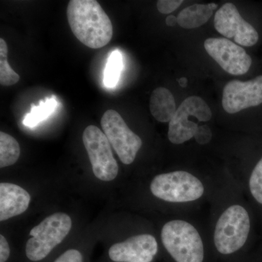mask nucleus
Segmentation results:
<instances>
[{"label": "nucleus", "mask_w": 262, "mask_h": 262, "mask_svg": "<svg viewBox=\"0 0 262 262\" xmlns=\"http://www.w3.org/2000/svg\"><path fill=\"white\" fill-rule=\"evenodd\" d=\"M67 18L74 35L87 47H104L113 37L111 20L96 0H71Z\"/></svg>", "instance_id": "obj_1"}, {"label": "nucleus", "mask_w": 262, "mask_h": 262, "mask_svg": "<svg viewBox=\"0 0 262 262\" xmlns=\"http://www.w3.org/2000/svg\"><path fill=\"white\" fill-rule=\"evenodd\" d=\"M162 242L175 262H203L204 246L198 230L185 221L173 220L163 226Z\"/></svg>", "instance_id": "obj_2"}, {"label": "nucleus", "mask_w": 262, "mask_h": 262, "mask_svg": "<svg viewBox=\"0 0 262 262\" xmlns=\"http://www.w3.org/2000/svg\"><path fill=\"white\" fill-rule=\"evenodd\" d=\"M72 222L64 213H53L31 230L26 245V257L31 262H41L48 257L70 233Z\"/></svg>", "instance_id": "obj_3"}, {"label": "nucleus", "mask_w": 262, "mask_h": 262, "mask_svg": "<svg viewBox=\"0 0 262 262\" xmlns=\"http://www.w3.org/2000/svg\"><path fill=\"white\" fill-rule=\"evenodd\" d=\"M250 231V218L244 207L230 206L217 222L214 232V244L222 255L237 252L246 244Z\"/></svg>", "instance_id": "obj_4"}, {"label": "nucleus", "mask_w": 262, "mask_h": 262, "mask_svg": "<svg viewBox=\"0 0 262 262\" xmlns=\"http://www.w3.org/2000/svg\"><path fill=\"white\" fill-rule=\"evenodd\" d=\"M153 195L170 203L196 201L203 196L204 187L201 181L186 171L160 174L150 184Z\"/></svg>", "instance_id": "obj_5"}, {"label": "nucleus", "mask_w": 262, "mask_h": 262, "mask_svg": "<svg viewBox=\"0 0 262 262\" xmlns=\"http://www.w3.org/2000/svg\"><path fill=\"white\" fill-rule=\"evenodd\" d=\"M191 117H194L198 122H208L211 119V108L198 96L186 98L177 108L169 122L168 137L170 142L181 144L194 137L199 125L192 121Z\"/></svg>", "instance_id": "obj_6"}, {"label": "nucleus", "mask_w": 262, "mask_h": 262, "mask_svg": "<svg viewBox=\"0 0 262 262\" xmlns=\"http://www.w3.org/2000/svg\"><path fill=\"white\" fill-rule=\"evenodd\" d=\"M101 125L103 134L122 163L125 165L134 163L142 141L129 128L121 115L115 110H108L103 114Z\"/></svg>", "instance_id": "obj_7"}, {"label": "nucleus", "mask_w": 262, "mask_h": 262, "mask_svg": "<svg viewBox=\"0 0 262 262\" xmlns=\"http://www.w3.org/2000/svg\"><path fill=\"white\" fill-rule=\"evenodd\" d=\"M82 141L95 177L104 182L116 178L118 164L114 158L111 144L103 132L95 125H89L84 129Z\"/></svg>", "instance_id": "obj_8"}, {"label": "nucleus", "mask_w": 262, "mask_h": 262, "mask_svg": "<svg viewBox=\"0 0 262 262\" xmlns=\"http://www.w3.org/2000/svg\"><path fill=\"white\" fill-rule=\"evenodd\" d=\"M205 49L227 73L242 75L247 73L252 60L244 48L227 38H209L204 42Z\"/></svg>", "instance_id": "obj_9"}, {"label": "nucleus", "mask_w": 262, "mask_h": 262, "mask_svg": "<svg viewBox=\"0 0 262 262\" xmlns=\"http://www.w3.org/2000/svg\"><path fill=\"white\" fill-rule=\"evenodd\" d=\"M217 32L241 46L251 47L258 40V34L251 24L245 20L235 5L226 3L217 10L214 16Z\"/></svg>", "instance_id": "obj_10"}, {"label": "nucleus", "mask_w": 262, "mask_h": 262, "mask_svg": "<svg viewBox=\"0 0 262 262\" xmlns=\"http://www.w3.org/2000/svg\"><path fill=\"white\" fill-rule=\"evenodd\" d=\"M262 103V75L242 82L232 80L224 88L222 106L227 113H239Z\"/></svg>", "instance_id": "obj_11"}, {"label": "nucleus", "mask_w": 262, "mask_h": 262, "mask_svg": "<svg viewBox=\"0 0 262 262\" xmlns=\"http://www.w3.org/2000/svg\"><path fill=\"white\" fill-rule=\"evenodd\" d=\"M158 251L156 239L151 234H143L113 245L108 256L113 262H151Z\"/></svg>", "instance_id": "obj_12"}, {"label": "nucleus", "mask_w": 262, "mask_h": 262, "mask_svg": "<svg viewBox=\"0 0 262 262\" xmlns=\"http://www.w3.org/2000/svg\"><path fill=\"white\" fill-rule=\"evenodd\" d=\"M31 196L27 190L11 183L0 184V221L9 220L27 211Z\"/></svg>", "instance_id": "obj_13"}, {"label": "nucleus", "mask_w": 262, "mask_h": 262, "mask_svg": "<svg viewBox=\"0 0 262 262\" xmlns=\"http://www.w3.org/2000/svg\"><path fill=\"white\" fill-rule=\"evenodd\" d=\"M149 110L158 122H170L177 110L173 94L165 88L155 89L150 97Z\"/></svg>", "instance_id": "obj_14"}, {"label": "nucleus", "mask_w": 262, "mask_h": 262, "mask_svg": "<svg viewBox=\"0 0 262 262\" xmlns=\"http://www.w3.org/2000/svg\"><path fill=\"white\" fill-rule=\"evenodd\" d=\"M212 15L213 10L208 4H194L182 10L177 20L179 25L183 29H195L207 23Z\"/></svg>", "instance_id": "obj_15"}, {"label": "nucleus", "mask_w": 262, "mask_h": 262, "mask_svg": "<svg viewBox=\"0 0 262 262\" xmlns=\"http://www.w3.org/2000/svg\"><path fill=\"white\" fill-rule=\"evenodd\" d=\"M20 154V145L16 139L2 131L0 133V167L3 168L14 165Z\"/></svg>", "instance_id": "obj_16"}, {"label": "nucleus", "mask_w": 262, "mask_h": 262, "mask_svg": "<svg viewBox=\"0 0 262 262\" xmlns=\"http://www.w3.org/2000/svg\"><path fill=\"white\" fill-rule=\"evenodd\" d=\"M56 105V100L53 97L47 98L45 101H41L37 106L32 105L30 113L24 117V125L29 127L37 126L38 124L46 120L54 113Z\"/></svg>", "instance_id": "obj_17"}, {"label": "nucleus", "mask_w": 262, "mask_h": 262, "mask_svg": "<svg viewBox=\"0 0 262 262\" xmlns=\"http://www.w3.org/2000/svg\"><path fill=\"white\" fill-rule=\"evenodd\" d=\"M8 47L6 42L0 39V84L13 85L20 80V76L10 67L8 61Z\"/></svg>", "instance_id": "obj_18"}, {"label": "nucleus", "mask_w": 262, "mask_h": 262, "mask_svg": "<svg viewBox=\"0 0 262 262\" xmlns=\"http://www.w3.org/2000/svg\"><path fill=\"white\" fill-rule=\"evenodd\" d=\"M123 63L122 56L119 51H113L108 58L104 71L103 83L107 88L113 89L117 85L121 74Z\"/></svg>", "instance_id": "obj_19"}, {"label": "nucleus", "mask_w": 262, "mask_h": 262, "mask_svg": "<svg viewBox=\"0 0 262 262\" xmlns=\"http://www.w3.org/2000/svg\"><path fill=\"white\" fill-rule=\"evenodd\" d=\"M249 187L253 198L262 204V158L253 169L250 178Z\"/></svg>", "instance_id": "obj_20"}, {"label": "nucleus", "mask_w": 262, "mask_h": 262, "mask_svg": "<svg viewBox=\"0 0 262 262\" xmlns=\"http://www.w3.org/2000/svg\"><path fill=\"white\" fill-rule=\"evenodd\" d=\"M53 262H84V256L79 250L71 248L62 253Z\"/></svg>", "instance_id": "obj_21"}, {"label": "nucleus", "mask_w": 262, "mask_h": 262, "mask_svg": "<svg viewBox=\"0 0 262 262\" xmlns=\"http://www.w3.org/2000/svg\"><path fill=\"white\" fill-rule=\"evenodd\" d=\"M182 3V0H159L157 3V8L162 14H170L175 11Z\"/></svg>", "instance_id": "obj_22"}, {"label": "nucleus", "mask_w": 262, "mask_h": 262, "mask_svg": "<svg viewBox=\"0 0 262 262\" xmlns=\"http://www.w3.org/2000/svg\"><path fill=\"white\" fill-rule=\"evenodd\" d=\"M194 137L196 142L201 145L208 144L212 139L211 128L207 125H199Z\"/></svg>", "instance_id": "obj_23"}, {"label": "nucleus", "mask_w": 262, "mask_h": 262, "mask_svg": "<svg viewBox=\"0 0 262 262\" xmlns=\"http://www.w3.org/2000/svg\"><path fill=\"white\" fill-rule=\"evenodd\" d=\"M10 256V249L8 241L0 235V262H8Z\"/></svg>", "instance_id": "obj_24"}, {"label": "nucleus", "mask_w": 262, "mask_h": 262, "mask_svg": "<svg viewBox=\"0 0 262 262\" xmlns=\"http://www.w3.org/2000/svg\"><path fill=\"white\" fill-rule=\"evenodd\" d=\"M165 23L168 27H174L178 24V20H177V17L174 16L173 15H168L167 17L166 20H165Z\"/></svg>", "instance_id": "obj_25"}, {"label": "nucleus", "mask_w": 262, "mask_h": 262, "mask_svg": "<svg viewBox=\"0 0 262 262\" xmlns=\"http://www.w3.org/2000/svg\"><path fill=\"white\" fill-rule=\"evenodd\" d=\"M178 82L179 84H180L181 87L186 88L187 86L188 80L186 77H182V78L179 79L178 80Z\"/></svg>", "instance_id": "obj_26"}, {"label": "nucleus", "mask_w": 262, "mask_h": 262, "mask_svg": "<svg viewBox=\"0 0 262 262\" xmlns=\"http://www.w3.org/2000/svg\"><path fill=\"white\" fill-rule=\"evenodd\" d=\"M208 5H209L210 8H211V9L213 10V11L218 8V5H217L216 3H209Z\"/></svg>", "instance_id": "obj_27"}]
</instances>
